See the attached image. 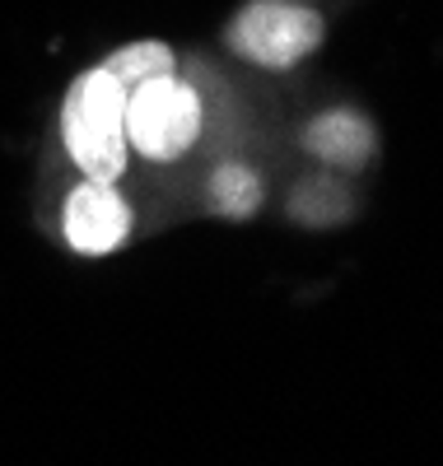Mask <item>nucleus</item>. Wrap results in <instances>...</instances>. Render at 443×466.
Instances as JSON below:
<instances>
[{"mask_svg":"<svg viewBox=\"0 0 443 466\" xmlns=\"http://www.w3.org/2000/svg\"><path fill=\"white\" fill-rule=\"evenodd\" d=\"M61 140L70 164L94 177V182H117L127 173V89L112 80L108 66L85 70L66 89L61 103Z\"/></svg>","mask_w":443,"mask_h":466,"instance_id":"obj_1","label":"nucleus"},{"mask_svg":"<svg viewBox=\"0 0 443 466\" xmlns=\"http://www.w3.org/2000/svg\"><path fill=\"white\" fill-rule=\"evenodd\" d=\"M327 24L308 5V0H248L224 28V47L257 70H294L308 61Z\"/></svg>","mask_w":443,"mask_h":466,"instance_id":"obj_2","label":"nucleus"},{"mask_svg":"<svg viewBox=\"0 0 443 466\" xmlns=\"http://www.w3.org/2000/svg\"><path fill=\"white\" fill-rule=\"evenodd\" d=\"M201 94L178 80V70L127 89V145L149 164L187 159V149L201 140Z\"/></svg>","mask_w":443,"mask_h":466,"instance_id":"obj_3","label":"nucleus"},{"mask_svg":"<svg viewBox=\"0 0 443 466\" xmlns=\"http://www.w3.org/2000/svg\"><path fill=\"white\" fill-rule=\"evenodd\" d=\"M131 228H136V215H131L127 197L117 191V182L85 177L79 187L66 191L61 233H66L70 252H79V257H112V252L127 248Z\"/></svg>","mask_w":443,"mask_h":466,"instance_id":"obj_4","label":"nucleus"},{"mask_svg":"<svg viewBox=\"0 0 443 466\" xmlns=\"http://www.w3.org/2000/svg\"><path fill=\"white\" fill-rule=\"evenodd\" d=\"M304 149L336 173H359L378 154V127L355 107H332L304 127Z\"/></svg>","mask_w":443,"mask_h":466,"instance_id":"obj_5","label":"nucleus"},{"mask_svg":"<svg viewBox=\"0 0 443 466\" xmlns=\"http://www.w3.org/2000/svg\"><path fill=\"white\" fill-rule=\"evenodd\" d=\"M266 201V182L248 164H215L206 177V210L220 219H248Z\"/></svg>","mask_w":443,"mask_h":466,"instance_id":"obj_6","label":"nucleus"},{"mask_svg":"<svg viewBox=\"0 0 443 466\" xmlns=\"http://www.w3.org/2000/svg\"><path fill=\"white\" fill-rule=\"evenodd\" d=\"M103 66L112 70V80L122 85V89H136V85L154 80V75H173V70H178L173 47H169V43H159V37H140V43L117 47Z\"/></svg>","mask_w":443,"mask_h":466,"instance_id":"obj_7","label":"nucleus"},{"mask_svg":"<svg viewBox=\"0 0 443 466\" xmlns=\"http://www.w3.org/2000/svg\"><path fill=\"white\" fill-rule=\"evenodd\" d=\"M350 215V191L336 177H308L294 187V201H290V219L308 224V228H327L336 219Z\"/></svg>","mask_w":443,"mask_h":466,"instance_id":"obj_8","label":"nucleus"}]
</instances>
